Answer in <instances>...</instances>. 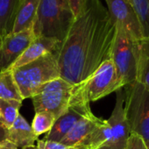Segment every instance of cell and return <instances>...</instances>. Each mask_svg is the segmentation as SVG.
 Listing matches in <instances>:
<instances>
[{
	"mask_svg": "<svg viewBox=\"0 0 149 149\" xmlns=\"http://www.w3.org/2000/svg\"><path fill=\"white\" fill-rule=\"evenodd\" d=\"M67 1L73 11L74 17L77 18L85 6L88 0H67Z\"/></svg>",
	"mask_w": 149,
	"mask_h": 149,
	"instance_id": "obj_25",
	"label": "cell"
},
{
	"mask_svg": "<svg viewBox=\"0 0 149 149\" xmlns=\"http://www.w3.org/2000/svg\"><path fill=\"white\" fill-rule=\"evenodd\" d=\"M125 149H149L144 139L138 134L130 133Z\"/></svg>",
	"mask_w": 149,
	"mask_h": 149,
	"instance_id": "obj_23",
	"label": "cell"
},
{
	"mask_svg": "<svg viewBox=\"0 0 149 149\" xmlns=\"http://www.w3.org/2000/svg\"><path fill=\"white\" fill-rule=\"evenodd\" d=\"M22 102L13 99L0 98V121L8 129L19 115V109Z\"/></svg>",
	"mask_w": 149,
	"mask_h": 149,
	"instance_id": "obj_20",
	"label": "cell"
},
{
	"mask_svg": "<svg viewBox=\"0 0 149 149\" xmlns=\"http://www.w3.org/2000/svg\"><path fill=\"white\" fill-rule=\"evenodd\" d=\"M1 41H2V40H1V38H0V45H1Z\"/></svg>",
	"mask_w": 149,
	"mask_h": 149,
	"instance_id": "obj_31",
	"label": "cell"
},
{
	"mask_svg": "<svg viewBox=\"0 0 149 149\" xmlns=\"http://www.w3.org/2000/svg\"><path fill=\"white\" fill-rule=\"evenodd\" d=\"M88 100L97 101L118 90L122 89L111 59L104 61L91 76L84 81Z\"/></svg>",
	"mask_w": 149,
	"mask_h": 149,
	"instance_id": "obj_8",
	"label": "cell"
},
{
	"mask_svg": "<svg viewBox=\"0 0 149 149\" xmlns=\"http://www.w3.org/2000/svg\"><path fill=\"white\" fill-rule=\"evenodd\" d=\"M123 90L125 116L130 133L139 135L149 148V90L137 81Z\"/></svg>",
	"mask_w": 149,
	"mask_h": 149,
	"instance_id": "obj_4",
	"label": "cell"
},
{
	"mask_svg": "<svg viewBox=\"0 0 149 149\" xmlns=\"http://www.w3.org/2000/svg\"><path fill=\"white\" fill-rule=\"evenodd\" d=\"M37 139L38 137L34 134L32 126L26 118L19 114L15 122L9 128L8 141L14 144L17 147L23 149L34 146Z\"/></svg>",
	"mask_w": 149,
	"mask_h": 149,
	"instance_id": "obj_14",
	"label": "cell"
},
{
	"mask_svg": "<svg viewBox=\"0 0 149 149\" xmlns=\"http://www.w3.org/2000/svg\"><path fill=\"white\" fill-rule=\"evenodd\" d=\"M12 71L24 99L31 98L45 84L61 77L55 52Z\"/></svg>",
	"mask_w": 149,
	"mask_h": 149,
	"instance_id": "obj_3",
	"label": "cell"
},
{
	"mask_svg": "<svg viewBox=\"0 0 149 149\" xmlns=\"http://www.w3.org/2000/svg\"><path fill=\"white\" fill-rule=\"evenodd\" d=\"M91 113L90 101L85 92L84 82H83L74 85V91L68 109L55 120L53 127L43 139L46 141L61 142L82 118Z\"/></svg>",
	"mask_w": 149,
	"mask_h": 149,
	"instance_id": "obj_7",
	"label": "cell"
},
{
	"mask_svg": "<svg viewBox=\"0 0 149 149\" xmlns=\"http://www.w3.org/2000/svg\"><path fill=\"white\" fill-rule=\"evenodd\" d=\"M76 17L67 0H40L33 30L35 37H46L62 42Z\"/></svg>",
	"mask_w": 149,
	"mask_h": 149,
	"instance_id": "obj_2",
	"label": "cell"
},
{
	"mask_svg": "<svg viewBox=\"0 0 149 149\" xmlns=\"http://www.w3.org/2000/svg\"><path fill=\"white\" fill-rule=\"evenodd\" d=\"M139 49V40L133 38L123 26L116 24L111 59L123 88L136 81Z\"/></svg>",
	"mask_w": 149,
	"mask_h": 149,
	"instance_id": "obj_5",
	"label": "cell"
},
{
	"mask_svg": "<svg viewBox=\"0 0 149 149\" xmlns=\"http://www.w3.org/2000/svg\"><path fill=\"white\" fill-rule=\"evenodd\" d=\"M125 1H126L127 3H129V4H130V0H125Z\"/></svg>",
	"mask_w": 149,
	"mask_h": 149,
	"instance_id": "obj_30",
	"label": "cell"
},
{
	"mask_svg": "<svg viewBox=\"0 0 149 149\" xmlns=\"http://www.w3.org/2000/svg\"><path fill=\"white\" fill-rule=\"evenodd\" d=\"M141 27L142 38L149 39V0H130Z\"/></svg>",
	"mask_w": 149,
	"mask_h": 149,
	"instance_id": "obj_21",
	"label": "cell"
},
{
	"mask_svg": "<svg viewBox=\"0 0 149 149\" xmlns=\"http://www.w3.org/2000/svg\"><path fill=\"white\" fill-rule=\"evenodd\" d=\"M109 135L110 125L107 119H104V121L84 139L81 145L84 146L87 149H99L108 140Z\"/></svg>",
	"mask_w": 149,
	"mask_h": 149,
	"instance_id": "obj_19",
	"label": "cell"
},
{
	"mask_svg": "<svg viewBox=\"0 0 149 149\" xmlns=\"http://www.w3.org/2000/svg\"><path fill=\"white\" fill-rule=\"evenodd\" d=\"M74 91V85L61 77L45 84L31 97L35 112H48L57 119L68 109Z\"/></svg>",
	"mask_w": 149,
	"mask_h": 149,
	"instance_id": "obj_6",
	"label": "cell"
},
{
	"mask_svg": "<svg viewBox=\"0 0 149 149\" xmlns=\"http://www.w3.org/2000/svg\"><path fill=\"white\" fill-rule=\"evenodd\" d=\"M34 39L33 27L5 37L0 45V71L9 69Z\"/></svg>",
	"mask_w": 149,
	"mask_h": 149,
	"instance_id": "obj_10",
	"label": "cell"
},
{
	"mask_svg": "<svg viewBox=\"0 0 149 149\" xmlns=\"http://www.w3.org/2000/svg\"><path fill=\"white\" fill-rule=\"evenodd\" d=\"M23 149H37V147H36V146H29V147L23 148Z\"/></svg>",
	"mask_w": 149,
	"mask_h": 149,
	"instance_id": "obj_29",
	"label": "cell"
},
{
	"mask_svg": "<svg viewBox=\"0 0 149 149\" xmlns=\"http://www.w3.org/2000/svg\"><path fill=\"white\" fill-rule=\"evenodd\" d=\"M9 129L0 121V144H2L8 140Z\"/></svg>",
	"mask_w": 149,
	"mask_h": 149,
	"instance_id": "obj_26",
	"label": "cell"
},
{
	"mask_svg": "<svg viewBox=\"0 0 149 149\" xmlns=\"http://www.w3.org/2000/svg\"><path fill=\"white\" fill-rule=\"evenodd\" d=\"M77 149H87V148L83 145H79V146H77Z\"/></svg>",
	"mask_w": 149,
	"mask_h": 149,
	"instance_id": "obj_28",
	"label": "cell"
},
{
	"mask_svg": "<svg viewBox=\"0 0 149 149\" xmlns=\"http://www.w3.org/2000/svg\"><path fill=\"white\" fill-rule=\"evenodd\" d=\"M0 98L13 99L20 102L24 100L11 69L0 71Z\"/></svg>",
	"mask_w": 149,
	"mask_h": 149,
	"instance_id": "obj_18",
	"label": "cell"
},
{
	"mask_svg": "<svg viewBox=\"0 0 149 149\" xmlns=\"http://www.w3.org/2000/svg\"><path fill=\"white\" fill-rule=\"evenodd\" d=\"M103 121V118L96 117L93 113L84 116L73 126L62 139L61 143L68 146H77L81 145L84 139Z\"/></svg>",
	"mask_w": 149,
	"mask_h": 149,
	"instance_id": "obj_13",
	"label": "cell"
},
{
	"mask_svg": "<svg viewBox=\"0 0 149 149\" xmlns=\"http://www.w3.org/2000/svg\"><path fill=\"white\" fill-rule=\"evenodd\" d=\"M40 0H22L13 33H19L33 27Z\"/></svg>",
	"mask_w": 149,
	"mask_h": 149,
	"instance_id": "obj_16",
	"label": "cell"
},
{
	"mask_svg": "<svg viewBox=\"0 0 149 149\" xmlns=\"http://www.w3.org/2000/svg\"><path fill=\"white\" fill-rule=\"evenodd\" d=\"M56 118L54 115L45 111H39L35 112V116L33 120L32 129L34 134L39 137L40 135L48 132L50 129L53 127Z\"/></svg>",
	"mask_w": 149,
	"mask_h": 149,
	"instance_id": "obj_22",
	"label": "cell"
},
{
	"mask_svg": "<svg viewBox=\"0 0 149 149\" xmlns=\"http://www.w3.org/2000/svg\"><path fill=\"white\" fill-rule=\"evenodd\" d=\"M60 44L61 42L54 39L46 37H35V39L25 50L21 56L9 69H14L16 68L32 62L47 54L54 53L58 49Z\"/></svg>",
	"mask_w": 149,
	"mask_h": 149,
	"instance_id": "obj_12",
	"label": "cell"
},
{
	"mask_svg": "<svg viewBox=\"0 0 149 149\" xmlns=\"http://www.w3.org/2000/svg\"><path fill=\"white\" fill-rule=\"evenodd\" d=\"M111 19L120 25L133 38L142 40V33L138 16L132 6L125 0H104Z\"/></svg>",
	"mask_w": 149,
	"mask_h": 149,
	"instance_id": "obj_11",
	"label": "cell"
},
{
	"mask_svg": "<svg viewBox=\"0 0 149 149\" xmlns=\"http://www.w3.org/2000/svg\"><path fill=\"white\" fill-rule=\"evenodd\" d=\"M36 147L37 149H77V146H68L61 142L46 141L44 139L38 140Z\"/></svg>",
	"mask_w": 149,
	"mask_h": 149,
	"instance_id": "obj_24",
	"label": "cell"
},
{
	"mask_svg": "<svg viewBox=\"0 0 149 149\" xmlns=\"http://www.w3.org/2000/svg\"><path fill=\"white\" fill-rule=\"evenodd\" d=\"M136 81L149 90V39L139 40Z\"/></svg>",
	"mask_w": 149,
	"mask_h": 149,
	"instance_id": "obj_17",
	"label": "cell"
},
{
	"mask_svg": "<svg viewBox=\"0 0 149 149\" xmlns=\"http://www.w3.org/2000/svg\"><path fill=\"white\" fill-rule=\"evenodd\" d=\"M115 33L107 8L100 0H88L55 51L61 78L72 85L87 80L111 59Z\"/></svg>",
	"mask_w": 149,
	"mask_h": 149,
	"instance_id": "obj_1",
	"label": "cell"
},
{
	"mask_svg": "<svg viewBox=\"0 0 149 149\" xmlns=\"http://www.w3.org/2000/svg\"><path fill=\"white\" fill-rule=\"evenodd\" d=\"M0 149H18V147L14 144L7 140L2 144H0Z\"/></svg>",
	"mask_w": 149,
	"mask_h": 149,
	"instance_id": "obj_27",
	"label": "cell"
},
{
	"mask_svg": "<svg viewBox=\"0 0 149 149\" xmlns=\"http://www.w3.org/2000/svg\"><path fill=\"white\" fill-rule=\"evenodd\" d=\"M22 0H0V38L13 33Z\"/></svg>",
	"mask_w": 149,
	"mask_h": 149,
	"instance_id": "obj_15",
	"label": "cell"
},
{
	"mask_svg": "<svg viewBox=\"0 0 149 149\" xmlns=\"http://www.w3.org/2000/svg\"><path fill=\"white\" fill-rule=\"evenodd\" d=\"M124 103L125 93L122 88L116 91L115 106L111 117L107 119L110 125L109 139L99 149H125L130 131L125 116Z\"/></svg>",
	"mask_w": 149,
	"mask_h": 149,
	"instance_id": "obj_9",
	"label": "cell"
}]
</instances>
